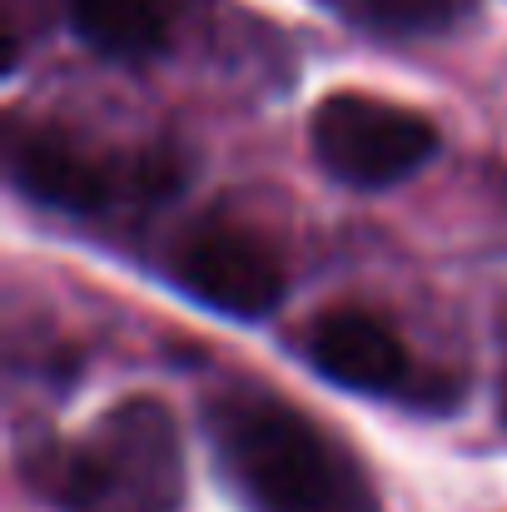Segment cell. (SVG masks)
Listing matches in <instances>:
<instances>
[{
    "mask_svg": "<svg viewBox=\"0 0 507 512\" xmlns=\"http://www.w3.org/2000/svg\"><path fill=\"white\" fill-rule=\"evenodd\" d=\"M204 428L219 473L249 512H383L363 463L274 393H219Z\"/></svg>",
    "mask_w": 507,
    "mask_h": 512,
    "instance_id": "1",
    "label": "cell"
},
{
    "mask_svg": "<svg viewBox=\"0 0 507 512\" xmlns=\"http://www.w3.org/2000/svg\"><path fill=\"white\" fill-rule=\"evenodd\" d=\"M55 498L65 512H179L184 438L160 398L110 408L60 463Z\"/></svg>",
    "mask_w": 507,
    "mask_h": 512,
    "instance_id": "2",
    "label": "cell"
},
{
    "mask_svg": "<svg viewBox=\"0 0 507 512\" xmlns=\"http://www.w3.org/2000/svg\"><path fill=\"white\" fill-rule=\"evenodd\" d=\"M438 150V135L423 115L373 100V95H329L314 110V155L319 165L353 189H388L423 170Z\"/></svg>",
    "mask_w": 507,
    "mask_h": 512,
    "instance_id": "3",
    "label": "cell"
},
{
    "mask_svg": "<svg viewBox=\"0 0 507 512\" xmlns=\"http://www.w3.org/2000/svg\"><path fill=\"white\" fill-rule=\"evenodd\" d=\"M169 274L174 284L209 304L214 314H229V319H269L279 304H284V264L279 254L239 229V224H199L189 229L174 254H169Z\"/></svg>",
    "mask_w": 507,
    "mask_h": 512,
    "instance_id": "4",
    "label": "cell"
},
{
    "mask_svg": "<svg viewBox=\"0 0 507 512\" xmlns=\"http://www.w3.org/2000/svg\"><path fill=\"white\" fill-rule=\"evenodd\" d=\"M309 353L329 383L348 388V393H373V398L403 393L408 373H413L403 339L368 309H329L314 324Z\"/></svg>",
    "mask_w": 507,
    "mask_h": 512,
    "instance_id": "5",
    "label": "cell"
},
{
    "mask_svg": "<svg viewBox=\"0 0 507 512\" xmlns=\"http://www.w3.org/2000/svg\"><path fill=\"white\" fill-rule=\"evenodd\" d=\"M10 179L45 209L90 214L110 199V170L60 130H10Z\"/></svg>",
    "mask_w": 507,
    "mask_h": 512,
    "instance_id": "6",
    "label": "cell"
},
{
    "mask_svg": "<svg viewBox=\"0 0 507 512\" xmlns=\"http://www.w3.org/2000/svg\"><path fill=\"white\" fill-rule=\"evenodd\" d=\"M184 0H70L75 35L110 60H150L169 50Z\"/></svg>",
    "mask_w": 507,
    "mask_h": 512,
    "instance_id": "7",
    "label": "cell"
},
{
    "mask_svg": "<svg viewBox=\"0 0 507 512\" xmlns=\"http://www.w3.org/2000/svg\"><path fill=\"white\" fill-rule=\"evenodd\" d=\"M358 20H368L373 30H388V35H418V30H433L448 20V5L453 0H348Z\"/></svg>",
    "mask_w": 507,
    "mask_h": 512,
    "instance_id": "8",
    "label": "cell"
}]
</instances>
